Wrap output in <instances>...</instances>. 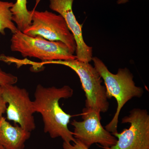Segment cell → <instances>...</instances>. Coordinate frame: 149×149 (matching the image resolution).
Listing matches in <instances>:
<instances>
[{
    "instance_id": "6da1fadb",
    "label": "cell",
    "mask_w": 149,
    "mask_h": 149,
    "mask_svg": "<svg viewBox=\"0 0 149 149\" xmlns=\"http://www.w3.org/2000/svg\"><path fill=\"white\" fill-rule=\"evenodd\" d=\"M73 90L68 85L61 88H46L41 85L36 87L33 101L35 113H40L44 123V132L52 139L60 137L64 142L74 143L73 132L68 128L72 116L66 113L59 105L60 100L71 97Z\"/></svg>"
},
{
    "instance_id": "7a4b0ae2",
    "label": "cell",
    "mask_w": 149,
    "mask_h": 149,
    "mask_svg": "<svg viewBox=\"0 0 149 149\" xmlns=\"http://www.w3.org/2000/svg\"><path fill=\"white\" fill-rule=\"evenodd\" d=\"M92 61L94 67L104 80L108 99L113 97L117 101L115 114L111 121L105 127L112 134L118 132V117L122 108L133 98L141 97L143 94V90L136 86L133 80V74L128 68H120L116 74H113L98 58L93 57Z\"/></svg>"
},
{
    "instance_id": "3957f363",
    "label": "cell",
    "mask_w": 149,
    "mask_h": 149,
    "mask_svg": "<svg viewBox=\"0 0 149 149\" xmlns=\"http://www.w3.org/2000/svg\"><path fill=\"white\" fill-rule=\"evenodd\" d=\"M59 64L68 67L77 73L80 78L82 88L86 97L85 107L100 112H106L109 109L105 87L102 85V80L94 67L89 63L72 60L53 61L45 62H35L37 68L46 64Z\"/></svg>"
},
{
    "instance_id": "277c9868",
    "label": "cell",
    "mask_w": 149,
    "mask_h": 149,
    "mask_svg": "<svg viewBox=\"0 0 149 149\" xmlns=\"http://www.w3.org/2000/svg\"><path fill=\"white\" fill-rule=\"evenodd\" d=\"M10 49L24 57H33L41 62L77 59L67 46L59 41H50L40 36H29L18 30L10 39Z\"/></svg>"
},
{
    "instance_id": "5b68a950",
    "label": "cell",
    "mask_w": 149,
    "mask_h": 149,
    "mask_svg": "<svg viewBox=\"0 0 149 149\" xmlns=\"http://www.w3.org/2000/svg\"><path fill=\"white\" fill-rule=\"evenodd\" d=\"M22 32L29 36H40L49 41L61 42L71 53L76 51L74 37L64 19L52 12L32 11V23Z\"/></svg>"
},
{
    "instance_id": "8992f818",
    "label": "cell",
    "mask_w": 149,
    "mask_h": 149,
    "mask_svg": "<svg viewBox=\"0 0 149 149\" xmlns=\"http://www.w3.org/2000/svg\"><path fill=\"white\" fill-rule=\"evenodd\" d=\"M83 121L73 120V136L90 148L93 144L99 143L104 149H109L116 144L117 139L103 127L100 112L85 108L82 114Z\"/></svg>"
},
{
    "instance_id": "52a82bcc",
    "label": "cell",
    "mask_w": 149,
    "mask_h": 149,
    "mask_svg": "<svg viewBox=\"0 0 149 149\" xmlns=\"http://www.w3.org/2000/svg\"><path fill=\"white\" fill-rule=\"evenodd\" d=\"M122 123H129L128 129L112 134L118 138L114 146L109 149H149V115L147 110L135 108Z\"/></svg>"
},
{
    "instance_id": "ba28073f",
    "label": "cell",
    "mask_w": 149,
    "mask_h": 149,
    "mask_svg": "<svg viewBox=\"0 0 149 149\" xmlns=\"http://www.w3.org/2000/svg\"><path fill=\"white\" fill-rule=\"evenodd\" d=\"M1 86L3 97L8 104L6 111L7 119L29 132L35 130L33 101L27 90L14 85Z\"/></svg>"
},
{
    "instance_id": "9c48e42d",
    "label": "cell",
    "mask_w": 149,
    "mask_h": 149,
    "mask_svg": "<svg viewBox=\"0 0 149 149\" xmlns=\"http://www.w3.org/2000/svg\"><path fill=\"white\" fill-rule=\"evenodd\" d=\"M49 8L61 15L73 35L76 45V58L80 61L89 63L93 58V48L83 39L82 25L78 23L72 11L74 0H49Z\"/></svg>"
},
{
    "instance_id": "30bf717a",
    "label": "cell",
    "mask_w": 149,
    "mask_h": 149,
    "mask_svg": "<svg viewBox=\"0 0 149 149\" xmlns=\"http://www.w3.org/2000/svg\"><path fill=\"white\" fill-rule=\"evenodd\" d=\"M13 125L5 118L0 119V145L5 149H24L31 132L19 125Z\"/></svg>"
},
{
    "instance_id": "8fae6325",
    "label": "cell",
    "mask_w": 149,
    "mask_h": 149,
    "mask_svg": "<svg viewBox=\"0 0 149 149\" xmlns=\"http://www.w3.org/2000/svg\"><path fill=\"white\" fill-rule=\"evenodd\" d=\"M13 21L17 29L23 32L32 23V11L27 8V0H16L10 9Z\"/></svg>"
},
{
    "instance_id": "7c38bea8",
    "label": "cell",
    "mask_w": 149,
    "mask_h": 149,
    "mask_svg": "<svg viewBox=\"0 0 149 149\" xmlns=\"http://www.w3.org/2000/svg\"><path fill=\"white\" fill-rule=\"evenodd\" d=\"M13 3L0 0V37L1 35H5V30L9 29L13 34L18 31L13 21V15L10 9Z\"/></svg>"
},
{
    "instance_id": "4fadbf2b",
    "label": "cell",
    "mask_w": 149,
    "mask_h": 149,
    "mask_svg": "<svg viewBox=\"0 0 149 149\" xmlns=\"http://www.w3.org/2000/svg\"><path fill=\"white\" fill-rule=\"evenodd\" d=\"M18 81L17 76L4 71L0 67V85H15Z\"/></svg>"
},
{
    "instance_id": "5bb4252c",
    "label": "cell",
    "mask_w": 149,
    "mask_h": 149,
    "mask_svg": "<svg viewBox=\"0 0 149 149\" xmlns=\"http://www.w3.org/2000/svg\"><path fill=\"white\" fill-rule=\"evenodd\" d=\"M63 149H89L80 141L76 139L75 142L72 145L63 142Z\"/></svg>"
},
{
    "instance_id": "9a60e30c",
    "label": "cell",
    "mask_w": 149,
    "mask_h": 149,
    "mask_svg": "<svg viewBox=\"0 0 149 149\" xmlns=\"http://www.w3.org/2000/svg\"><path fill=\"white\" fill-rule=\"evenodd\" d=\"M7 108V103L3 97L0 85V119L3 117V115L6 112Z\"/></svg>"
},
{
    "instance_id": "2e32d148",
    "label": "cell",
    "mask_w": 149,
    "mask_h": 149,
    "mask_svg": "<svg viewBox=\"0 0 149 149\" xmlns=\"http://www.w3.org/2000/svg\"><path fill=\"white\" fill-rule=\"evenodd\" d=\"M128 0H118L117 1L118 4H120L125 3L128 2Z\"/></svg>"
},
{
    "instance_id": "e0dca14e",
    "label": "cell",
    "mask_w": 149,
    "mask_h": 149,
    "mask_svg": "<svg viewBox=\"0 0 149 149\" xmlns=\"http://www.w3.org/2000/svg\"><path fill=\"white\" fill-rule=\"evenodd\" d=\"M0 149H5L4 148H3L2 146H1V145H0Z\"/></svg>"
}]
</instances>
